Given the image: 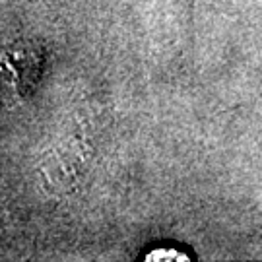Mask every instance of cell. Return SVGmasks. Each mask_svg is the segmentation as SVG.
Instances as JSON below:
<instances>
[{"instance_id":"6da1fadb","label":"cell","mask_w":262,"mask_h":262,"mask_svg":"<svg viewBox=\"0 0 262 262\" xmlns=\"http://www.w3.org/2000/svg\"><path fill=\"white\" fill-rule=\"evenodd\" d=\"M43 72V55L28 41H16L0 49V103L24 101L37 88Z\"/></svg>"}]
</instances>
